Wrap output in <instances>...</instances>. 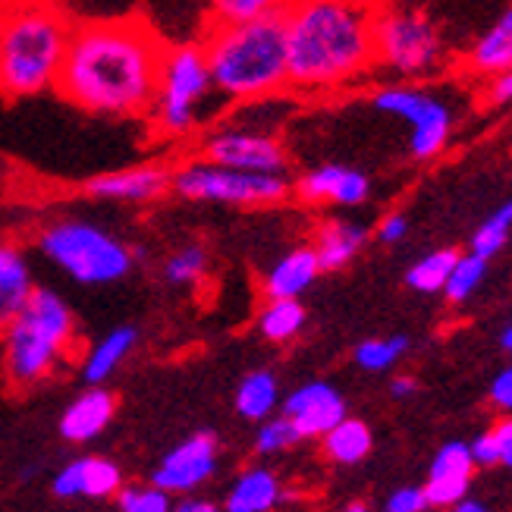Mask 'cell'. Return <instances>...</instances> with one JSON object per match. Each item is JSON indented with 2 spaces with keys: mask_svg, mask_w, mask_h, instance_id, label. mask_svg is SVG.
I'll use <instances>...</instances> for the list:
<instances>
[{
  "mask_svg": "<svg viewBox=\"0 0 512 512\" xmlns=\"http://www.w3.org/2000/svg\"><path fill=\"white\" fill-rule=\"evenodd\" d=\"M164 44L142 22L110 19L73 29L57 92L95 117H148L158 92Z\"/></svg>",
  "mask_w": 512,
  "mask_h": 512,
  "instance_id": "obj_1",
  "label": "cell"
},
{
  "mask_svg": "<svg viewBox=\"0 0 512 512\" xmlns=\"http://www.w3.org/2000/svg\"><path fill=\"white\" fill-rule=\"evenodd\" d=\"M283 22L296 92H333L374 63V16L362 0H293Z\"/></svg>",
  "mask_w": 512,
  "mask_h": 512,
  "instance_id": "obj_2",
  "label": "cell"
},
{
  "mask_svg": "<svg viewBox=\"0 0 512 512\" xmlns=\"http://www.w3.org/2000/svg\"><path fill=\"white\" fill-rule=\"evenodd\" d=\"M73 22L54 0H4L0 4V95L38 98L57 88Z\"/></svg>",
  "mask_w": 512,
  "mask_h": 512,
  "instance_id": "obj_3",
  "label": "cell"
},
{
  "mask_svg": "<svg viewBox=\"0 0 512 512\" xmlns=\"http://www.w3.org/2000/svg\"><path fill=\"white\" fill-rule=\"evenodd\" d=\"M202 44L217 95L230 104L280 95L289 85L283 13L217 22Z\"/></svg>",
  "mask_w": 512,
  "mask_h": 512,
  "instance_id": "obj_4",
  "label": "cell"
},
{
  "mask_svg": "<svg viewBox=\"0 0 512 512\" xmlns=\"http://www.w3.org/2000/svg\"><path fill=\"white\" fill-rule=\"evenodd\" d=\"M76 311L54 286H35L29 302L0 333L10 384L32 390L63 368L76 346Z\"/></svg>",
  "mask_w": 512,
  "mask_h": 512,
  "instance_id": "obj_5",
  "label": "cell"
},
{
  "mask_svg": "<svg viewBox=\"0 0 512 512\" xmlns=\"http://www.w3.org/2000/svg\"><path fill=\"white\" fill-rule=\"evenodd\" d=\"M35 249L63 277L92 289L123 283L142 258V249H132L110 227L88 217H60L44 224Z\"/></svg>",
  "mask_w": 512,
  "mask_h": 512,
  "instance_id": "obj_6",
  "label": "cell"
},
{
  "mask_svg": "<svg viewBox=\"0 0 512 512\" xmlns=\"http://www.w3.org/2000/svg\"><path fill=\"white\" fill-rule=\"evenodd\" d=\"M217 95L205 44H173L164 48L158 92L148 117L167 139H186L205 123L208 101ZM220 98V95H217Z\"/></svg>",
  "mask_w": 512,
  "mask_h": 512,
  "instance_id": "obj_7",
  "label": "cell"
},
{
  "mask_svg": "<svg viewBox=\"0 0 512 512\" xmlns=\"http://www.w3.org/2000/svg\"><path fill=\"white\" fill-rule=\"evenodd\" d=\"M173 192L186 198V202H214L230 208H271L289 195V180L286 173H252L202 158L173 170Z\"/></svg>",
  "mask_w": 512,
  "mask_h": 512,
  "instance_id": "obj_8",
  "label": "cell"
},
{
  "mask_svg": "<svg viewBox=\"0 0 512 512\" xmlns=\"http://www.w3.org/2000/svg\"><path fill=\"white\" fill-rule=\"evenodd\" d=\"M443 44L437 29L418 13H384L374 19V63L403 79L431 76Z\"/></svg>",
  "mask_w": 512,
  "mask_h": 512,
  "instance_id": "obj_9",
  "label": "cell"
},
{
  "mask_svg": "<svg viewBox=\"0 0 512 512\" xmlns=\"http://www.w3.org/2000/svg\"><path fill=\"white\" fill-rule=\"evenodd\" d=\"M371 104L381 114L399 117L409 123V151L418 161H431L447 148L450 132H453V110L450 104L425 92V88H409V85H390L381 88Z\"/></svg>",
  "mask_w": 512,
  "mask_h": 512,
  "instance_id": "obj_10",
  "label": "cell"
},
{
  "mask_svg": "<svg viewBox=\"0 0 512 512\" xmlns=\"http://www.w3.org/2000/svg\"><path fill=\"white\" fill-rule=\"evenodd\" d=\"M202 158L252 170V173H286V151L271 132H255L246 126H220L202 142Z\"/></svg>",
  "mask_w": 512,
  "mask_h": 512,
  "instance_id": "obj_11",
  "label": "cell"
},
{
  "mask_svg": "<svg viewBox=\"0 0 512 512\" xmlns=\"http://www.w3.org/2000/svg\"><path fill=\"white\" fill-rule=\"evenodd\" d=\"M217 456H220V447L211 431L189 434L186 440L176 443V447H170L164 459L154 465L151 481L161 484L173 497L195 494L217 475V465H220Z\"/></svg>",
  "mask_w": 512,
  "mask_h": 512,
  "instance_id": "obj_12",
  "label": "cell"
},
{
  "mask_svg": "<svg viewBox=\"0 0 512 512\" xmlns=\"http://www.w3.org/2000/svg\"><path fill=\"white\" fill-rule=\"evenodd\" d=\"M82 192L95 202H117V205H151L161 202L167 192H173V170L167 164H132L104 170L92 180H85Z\"/></svg>",
  "mask_w": 512,
  "mask_h": 512,
  "instance_id": "obj_13",
  "label": "cell"
},
{
  "mask_svg": "<svg viewBox=\"0 0 512 512\" xmlns=\"http://www.w3.org/2000/svg\"><path fill=\"white\" fill-rule=\"evenodd\" d=\"M126 484L123 469L107 456H76L66 465H60L57 475L51 478V494L60 503H114L117 491Z\"/></svg>",
  "mask_w": 512,
  "mask_h": 512,
  "instance_id": "obj_14",
  "label": "cell"
},
{
  "mask_svg": "<svg viewBox=\"0 0 512 512\" xmlns=\"http://www.w3.org/2000/svg\"><path fill=\"white\" fill-rule=\"evenodd\" d=\"M283 415L293 421L302 440L324 437L333 425H340L346 418V403L337 387H330L324 381H311L296 387L283 399Z\"/></svg>",
  "mask_w": 512,
  "mask_h": 512,
  "instance_id": "obj_15",
  "label": "cell"
},
{
  "mask_svg": "<svg viewBox=\"0 0 512 512\" xmlns=\"http://www.w3.org/2000/svg\"><path fill=\"white\" fill-rule=\"evenodd\" d=\"M296 195L305 205H340L355 208L365 205L371 195V180L362 170L343 164H324L302 173L296 180Z\"/></svg>",
  "mask_w": 512,
  "mask_h": 512,
  "instance_id": "obj_16",
  "label": "cell"
},
{
  "mask_svg": "<svg viewBox=\"0 0 512 512\" xmlns=\"http://www.w3.org/2000/svg\"><path fill=\"white\" fill-rule=\"evenodd\" d=\"M117 415V399L110 393L104 384L92 387L85 384V390L79 396H73L66 409L60 412V421H57V434L66 440V443H92L98 440L107 428L110 421Z\"/></svg>",
  "mask_w": 512,
  "mask_h": 512,
  "instance_id": "obj_17",
  "label": "cell"
},
{
  "mask_svg": "<svg viewBox=\"0 0 512 512\" xmlns=\"http://www.w3.org/2000/svg\"><path fill=\"white\" fill-rule=\"evenodd\" d=\"M475 475V456L472 447L462 440H450L437 450L428 481H425V494L431 506H456L465 494H469V484Z\"/></svg>",
  "mask_w": 512,
  "mask_h": 512,
  "instance_id": "obj_18",
  "label": "cell"
},
{
  "mask_svg": "<svg viewBox=\"0 0 512 512\" xmlns=\"http://www.w3.org/2000/svg\"><path fill=\"white\" fill-rule=\"evenodd\" d=\"M136 346H139V327H132V324L110 327L104 337H98L92 343V349L82 355L79 377L92 387L110 381V377L120 371V365L129 359L132 352H136Z\"/></svg>",
  "mask_w": 512,
  "mask_h": 512,
  "instance_id": "obj_19",
  "label": "cell"
},
{
  "mask_svg": "<svg viewBox=\"0 0 512 512\" xmlns=\"http://www.w3.org/2000/svg\"><path fill=\"white\" fill-rule=\"evenodd\" d=\"M318 277H321V261L315 246H299L289 249L283 258L271 264V271L261 280V289L267 299H299Z\"/></svg>",
  "mask_w": 512,
  "mask_h": 512,
  "instance_id": "obj_20",
  "label": "cell"
},
{
  "mask_svg": "<svg viewBox=\"0 0 512 512\" xmlns=\"http://www.w3.org/2000/svg\"><path fill=\"white\" fill-rule=\"evenodd\" d=\"M35 286L38 283L29 255L10 246V242H0V333L19 315V308L29 302Z\"/></svg>",
  "mask_w": 512,
  "mask_h": 512,
  "instance_id": "obj_21",
  "label": "cell"
},
{
  "mask_svg": "<svg viewBox=\"0 0 512 512\" xmlns=\"http://www.w3.org/2000/svg\"><path fill=\"white\" fill-rule=\"evenodd\" d=\"M280 503H283L280 478L271 469H264V465H252V469L239 472L224 497L227 512H271Z\"/></svg>",
  "mask_w": 512,
  "mask_h": 512,
  "instance_id": "obj_22",
  "label": "cell"
},
{
  "mask_svg": "<svg viewBox=\"0 0 512 512\" xmlns=\"http://www.w3.org/2000/svg\"><path fill=\"white\" fill-rule=\"evenodd\" d=\"M368 242V230L355 220H343V217H330L318 227L315 233V252L321 261V271H340L346 267L355 255L365 249Z\"/></svg>",
  "mask_w": 512,
  "mask_h": 512,
  "instance_id": "obj_23",
  "label": "cell"
},
{
  "mask_svg": "<svg viewBox=\"0 0 512 512\" xmlns=\"http://www.w3.org/2000/svg\"><path fill=\"white\" fill-rule=\"evenodd\" d=\"M469 66L481 76H497L512 66V4L494 26L472 44Z\"/></svg>",
  "mask_w": 512,
  "mask_h": 512,
  "instance_id": "obj_24",
  "label": "cell"
},
{
  "mask_svg": "<svg viewBox=\"0 0 512 512\" xmlns=\"http://www.w3.org/2000/svg\"><path fill=\"white\" fill-rule=\"evenodd\" d=\"M233 403H236V412L246 421L271 418L277 412V406H280V381H277V374L267 371V368L249 371L239 381Z\"/></svg>",
  "mask_w": 512,
  "mask_h": 512,
  "instance_id": "obj_25",
  "label": "cell"
},
{
  "mask_svg": "<svg viewBox=\"0 0 512 512\" xmlns=\"http://www.w3.org/2000/svg\"><path fill=\"white\" fill-rule=\"evenodd\" d=\"M324 453L330 462H337V465H355V462H362L371 447H374V437H371V428L365 425V421L359 418H343L340 425H333L324 437Z\"/></svg>",
  "mask_w": 512,
  "mask_h": 512,
  "instance_id": "obj_26",
  "label": "cell"
},
{
  "mask_svg": "<svg viewBox=\"0 0 512 512\" xmlns=\"http://www.w3.org/2000/svg\"><path fill=\"white\" fill-rule=\"evenodd\" d=\"M305 305L299 299H267L258 311V333L267 343H289L305 327Z\"/></svg>",
  "mask_w": 512,
  "mask_h": 512,
  "instance_id": "obj_27",
  "label": "cell"
},
{
  "mask_svg": "<svg viewBox=\"0 0 512 512\" xmlns=\"http://www.w3.org/2000/svg\"><path fill=\"white\" fill-rule=\"evenodd\" d=\"M161 277H164L167 286H176V289L198 286L208 277V252H205V246L189 242V246H180L176 252H170L164 267H161Z\"/></svg>",
  "mask_w": 512,
  "mask_h": 512,
  "instance_id": "obj_28",
  "label": "cell"
},
{
  "mask_svg": "<svg viewBox=\"0 0 512 512\" xmlns=\"http://www.w3.org/2000/svg\"><path fill=\"white\" fill-rule=\"evenodd\" d=\"M459 252L456 249H440V252H431L425 255L421 261H415L409 267V274H406V283L412 289H418V293H443V286H447L450 280V271H453V264H456Z\"/></svg>",
  "mask_w": 512,
  "mask_h": 512,
  "instance_id": "obj_29",
  "label": "cell"
},
{
  "mask_svg": "<svg viewBox=\"0 0 512 512\" xmlns=\"http://www.w3.org/2000/svg\"><path fill=\"white\" fill-rule=\"evenodd\" d=\"M484 274H487V258L469 252V255H459L453 271H450V280L443 286V296L450 302H469L475 296V289L484 283Z\"/></svg>",
  "mask_w": 512,
  "mask_h": 512,
  "instance_id": "obj_30",
  "label": "cell"
},
{
  "mask_svg": "<svg viewBox=\"0 0 512 512\" xmlns=\"http://www.w3.org/2000/svg\"><path fill=\"white\" fill-rule=\"evenodd\" d=\"M114 506L120 512H170L173 509V494L164 491L161 484H123L117 497H114Z\"/></svg>",
  "mask_w": 512,
  "mask_h": 512,
  "instance_id": "obj_31",
  "label": "cell"
},
{
  "mask_svg": "<svg viewBox=\"0 0 512 512\" xmlns=\"http://www.w3.org/2000/svg\"><path fill=\"white\" fill-rule=\"evenodd\" d=\"M509 230H512V198H509V202H503V205L475 230V236H472V252L481 255V258H494V255L506 246Z\"/></svg>",
  "mask_w": 512,
  "mask_h": 512,
  "instance_id": "obj_32",
  "label": "cell"
},
{
  "mask_svg": "<svg viewBox=\"0 0 512 512\" xmlns=\"http://www.w3.org/2000/svg\"><path fill=\"white\" fill-rule=\"evenodd\" d=\"M299 440H302V437H299L296 425L280 412V415H271V418L258 421V431H255V453H258V456H277V453H286L289 447H296Z\"/></svg>",
  "mask_w": 512,
  "mask_h": 512,
  "instance_id": "obj_33",
  "label": "cell"
},
{
  "mask_svg": "<svg viewBox=\"0 0 512 512\" xmlns=\"http://www.w3.org/2000/svg\"><path fill=\"white\" fill-rule=\"evenodd\" d=\"M406 349H409V340L403 333H396V337H387V340H365L359 349H355V362H359V368H365V371L381 374L403 359Z\"/></svg>",
  "mask_w": 512,
  "mask_h": 512,
  "instance_id": "obj_34",
  "label": "cell"
},
{
  "mask_svg": "<svg viewBox=\"0 0 512 512\" xmlns=\"http://www.w3.org/2000/svg\"><path fill=\"white\" fill-rule=\"evenodd\" d=\"M293 0H211V10L217 22H242L258 16H277Z\"/></svg>",
  "mask_w": 512,
  "mask_h": 512,
  "instance_id": "obj_35",
  "label": "cell"
},
{
  "mask_svg": "<svg viewBox=\"0 0 512 512\" xmlns=\"http://www.w3.org/2000/svg\"><path fill=\"white\" fill-rule=\"evenodd\" d=\"M384 509L387 512H425L431 509V500L425 494V487H399V491L390 494Z\"/></svg>",
  "mask_w": 512,
  "mask_h": 512,
  "instance_id": "obj_36",
  "label": "cell"
},
{
  "mask_svg": "<svg viewBox=\"0 0 512 512\" xmlns=\"http://www.w3.org/2000/svg\"><path fill=\"white\" fill-rule=\"evenodd\" d=\"M406 233H409V220H406V214H399V211L387 214L381 224H377V239H381L384 246H396V242H403Z\"/></svg>",
  "mask_w": 512,
  "mask_h": 512,
  "instance_id": "obj_37",
  "label": "cell"
},
{
  "mask_svg": "<svg viewBox=\"0 0 512 512\" xmlns=\"http://www.w3.org/2000/svg\"><path fill=\"white\" fill-rule=\"evenodd\" d=\"M491 403L500 409V412H506V415H512V365H506L494 381H491Z\"/></svg>",
  "mask_w": 512,
  "mask_h": 512,
  "instance_id": "obj_38",
  "label": "cell"
},
{
  "mask_svg": "<svg viewBox=\"0 0 512 512\" xmlns=\"http://www.w3.org/2000/svg\"><path fill=\"white\" fill-rule=\"evenodd\" d=\"M472 456H475V465H484V469H491V465H500V450H497V440L494 434L487 431L481 437H475L472 443Z\"/></svg>",
  "mask_w": 512,
  "mask_h": 512,
  "instance_id": "obj_39",
  "label": "cell"
},
{
  "mask_svg": "<svg viewBox=\"0 0 512 512\" xmlns=\"http://www.w3.org/2000/svg\"><path fill=\"white\" fill-rule=\"evenodd\" d=\"M491 434H494L497 450H500V465L512 469V415H506L503 421H497Z\"/></svg>",
  "mask_w": 512,
  "mask_h": 512,
  "instance_id": "obj_40",
  "label": "cell"
},
{
  "mask_svg": "<svg viewBox=\"0 0 512 512\" xmlns=\"http://www.w3.org/2000/svg\"><path fill=\"white\" fill-rule=\"evenodd\" d=\"M487 95H491L494 104H512V66L497 76H491V92Z\"/></svg>",
  "mask_w": 512,
  "mask_h": 512,
  "instance_id": "obj_41",
  "label": "cell"
},
{
  "mask_svg": "<svg viewBox=\"0 0 512 512\" xmlns=\"http://www.w3.org/2000/svg\"><path fill=\"white\" fill-rule=\"evenodd\" d=\"M173 509L176 512H214L217 506H214V500L198 497V491H195V494H183L180 500H173Z\"/></svg>",
  "mask_w": 512,
  "mask_h": 512,
  "instance_id": "obj_42",
  "label": "cell"
},
{
  "mask_svg": "<svg viewBox=\"0 0 512 512\" xmlns=\"http://www.w3.org/2000/svg\"><path fill=\"white\" fill-rule=\"evenodd\" d=\"M418 384H415V377H396V381H390V396L393 399H409L415 396Z\"/></svg>",
  "mask_w": 512,
  "mask_h": 512,
  "instance_id": "obj_43",
  "label": "cell"
},
{
  "mask_svg": "<svg viewBox=\"0 0 512 512\" xmlns=\"http://www.w3.org/2000/svg\"><path fill=\"white\" fill-rule=\"evenodd\" d=\"M453 509H456V512H484L487 506H484L481 500H475V497H469V494H465V497H462V500H459V503H456Z\"/></svg>",
  "mask_w": 512,
  "mask_h": 512,
  "instance_id": "obj_44",
  "label": "cell"
},
{
  "mask_svg": "<svg viewBox=\"0 0 512 512\" xmlns=\"http://www.w3.org/2000/svg\"><path fill=\"white\" fill-rule=\"evenodd\" d=\"M500 343H503V349L512 355V324H506V330L500 333Z\"/></svg>",
  "mask_w": 512,
  "mask_h": 512,
  "instance_id": "obj_45",
  "label": "cell"
}]
</instances>
